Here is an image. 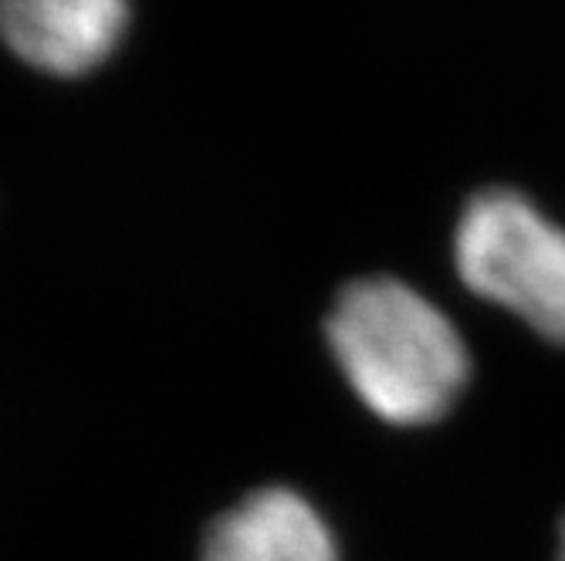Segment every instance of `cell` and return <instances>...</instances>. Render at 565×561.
Wrapping results in <instances>:
<instances>
[{"mask_svg": "<svg viewBox=\"0 0 565 561\" xmlns=\"http://www.w3.org/2000/svg\"><path fill=\"white\" fill-rule=\"evenodd\" d=\"M203 561H335V541L301 494L265 487L211 525Z\"/></svg>", "mask_w": 565, "mask_h": 561, "instance_id": "cell-4", "label": "cell"}, {"mask_svg": "<svg viewBox=\"0 0 565 561\" xmlns=\"http://www.w3.org/2000/svg\"><path fill=\"white\" fill-rule=\"evenodd\" d=\"M326 335L355 396L386 423H430L450 410L468 382L465 342L444 312L403 281L349 284Z\"/></svg>", "mask_w": 565, "mask_h": 561, "instance_id": "cell-1", "label": "cell"}, {"mask_svg": "<svg viewBox=\"0 0 565 561\" xmlns=\"http://www.w3.org/2000/svg\"><path fill=\"white\" fill-rule=\"evenodd\" d=\"M457 271L475 294L565 342V230L515 190H488L468 203Z\"/></svg>", "mask_w": 565, "mask_h": 561, "instance_id": "cell-2", "label": "cell"}, {"mask_svg": "<svg viewBox=\"0 0 565 561\" xmlns=\"http://www.w3.org/2000/svg\"><path fill=\"white\" fill-rule=\"evenodd\" d=\"M562 561H565V531H562Z\"/></svg>", "mask_w": 565, "mask_h": 561, "instance_id": "cell-5", "label": "cell"}, {"mask_svg": "<svg viewBox=\"0 0 565 561\" xmlns=\"http://www.w3.org/2000/svg\"><path fill=\"white\" fill-rule=\"evenodd\" d=\"M129 8L119 0H11L0 4V37L28 65L82 75L122 41Z\"/></svg>", "mask_w": 565, "mask_h": 561, "instance_id": "cell-3", "label": "cell"}]
</instances>
